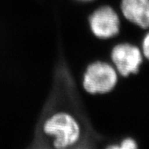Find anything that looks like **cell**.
Listing matches in <instances>:
<instances>
[{"label":"cell","instance_id":"cell-1","mask_svg":"<svg viewBox=\"0 0 149 149\" xmlns=\"http://www.w3.org/2000/svg\"><path fill=\"white\" fill-rule=\"evenodd\" d=\"M43 131L53 138L56 148H70L79 141L81 127L75 118L66 112H58L47 119L43 126Z\"/></svg>","mask_w":149,"mask_h":149},{"label":"cell","instance_id":"cell-2","mask_svg":"<svg viewBox=\"0 0 149 149\" xmlns=\"http://www.w3.org/2000/svg\"><path fill=\"white\" fill-rule=\"evenodd\" d=\"M118 72L113 65L95 62L87 67L83 76V87L89 94H107L116 87Z\"/></svg>","mask_w":149,"mask_h":149},{"label":"cell","instance_id":"cell-3","mask_svg":"<svg viewBox=\"0 0 149 149\" xmlns=\"http://www.w3.org/2000/svg\"><path fill=\"white\" fill-rule=\"evenodd\" d=\"M111 59L118 74L128 77L139 72L144 56L141 48L131 43H123L113 48Z\"/></svg>","mask_w":149,"mask_h":149},{"label":"cell","instance_id":"cell-4","mask_svg":"<svg viewBox=\"0 0 149 149\" xmlns=\"http://www.w3.org/2000/svg\"><path fill=\"white\" fill-rule=\"evenodd\" d=\"M89 24L92 33L100 39H109L120 32V17L110 6H102L95 10L90 16Z\"/></svg>","mask_w":149,"mask_h":149},{"label":"cell","instance_id":"cell-5","mask_svg":"<svg viewBox=\"0 0 149 149\" xmlns=\"http://www.w3.org/2000/svg\"><path fill=\"white\" fill-rule=\"evenodd\" d=\"M123 17L141 29H149V0H121Z\"/></svg>","mask_w":149,"mask_h":149},{"label":"cell","instance_id":"cell-6","mask_svg":"<svg viewBox=\"0 0 149 149\" xmlns=\"http://www.w3.org/2000/svg\"><path fill=\"white\" fill-rule=\"evenodd\" d=\"M141 50L142 52L144 58L149 62V31L145 33L141 40Z\"/></svg>","mask_w":149,"mask_h":149},{"label":"cell","instance_id":"cell-7","mask_svg":"<svg viewBox=\"0 0 149 149\" xmlns=\"http://www.w3.org/2000/svg\"><path fill=\"white\" fill-rule=\"evenodd\" d=\"M137 148V142L132 138H126L121 141L120 145H119V148L122 149H135Z\"/></svg>","mask_w":149,"mask_h":149},{"label":"cell","instance_id":"cell-8","mask_svg":"<svg viewBox=\"0 0 149 149\" xmlns=\"http://www.w3.org/2000/svg\"><path fill=\"white\" fill-rule=\"evenodd\" d=\"M81 1H84V2H88V1H91V0H81Z\"/></svg>","mask_w":149,"mask_h":149}]
</instances>
